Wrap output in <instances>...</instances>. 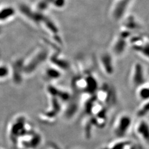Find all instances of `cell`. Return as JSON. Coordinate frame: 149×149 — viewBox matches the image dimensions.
Segmentation results:
<instances>
[{
	"label": "cell",
	"instance_id": "obj_8",
	"mask_svg": "<svg viewBox=\"0 0 149 149\" xmlns=\"http://www.w3.org/2000/svg\"><path fill=\"white\" fill-rule=\"evenodd\" d=\"M147 82H148V83H149V80H148V81H147Z\"/></svg>",
	"mask_w": 149,
	"mask_h": 149
},
{
	"label": "cell",
	"instance_id": "obj_7",
	"mask_svg": "<svg viewBox=\"0 0 149 149\" xmlns=\"http://www.w3.org/2000/svg\"><path fill=\"white\" fill-rule=\"evenodd\" d=\"M145 119H146V120H148V121L149 122V114L148 116H147L146 117H145Z\"/></svg>",
	"mask_w": 149,
	"mask_h": 149
},
{
	"label": "cell",
	"instance_id": "obj_1",
	"mask_svg": "<svg viewBox=\"0 0 149 149\" xmlns=\"http://www.w3.org/2000/svg\"><path fill=\"white\" fill-rule=\"evenodd\" d=\"M132 125L131 117L127 113H121L114 120L112 127L113 134L117 138L124 137L130 130Z\"/></svg>",
	"mask_w": 149,
	"mask_h": 149
},
{
	"label": "cell",
	"instance_id": "obj_2",
	"mask_svg": "<svg viewBox=\"0 0 149 149\" xmlns=\"http://www.w3.org/2000/svg\"><path fill=\"white\" fill-rule=\"evenodd\" d=\"M146 79L143 66L139 63H134L131 67L128 76V81L131 88L135 90L140 86L146 82Z\"/></svg>",
	"mask_w": 149,
	"mask_h": 149
},
{
	"label": "cell",
	"instance_id": "obj_4",
	"mask_svg": "<svg viewBox=\"0 0 149 149\" xmlns=\"http://www.w3.org/2000/svg\"><path fill=\"white\" fill-rule=\"evenodd\" d=\"M98 64L102 72L107 76L114 74V65L112 56L108 53L103 54L99 57Z\"/></svg>",
	"mask_w": 149,
	"mask_h": 149
},
{
	"label": "cell",
	"instance_id": "obj_6",
	"mask_svg": "<svg viewBox=\"0 0 149 149\" xmlns=\"http://www.w3.org/2000/svg\"><path fill=\"white\" fill-rule=\"evenodd\" d=\"M136 114L139 118H145L149 114V100L141 102V104L139 107L136 112Z\"/></svg>",
	"mask_w": 149,
	"mask_h": 149
},
{
	"label": "cell",
	"instance_id": "obj_5",
	"mask_svg": "<svg viewBox=\"0 0 149 149\" xmlns=\"http://www.w3.org/2000/svg\"><path fill=\"white\" fill-rule=\"evenodd\" d=\"M135 91L139 101L143 102L149 100V84L147 81L138 87Z\"/></svg>",
	"mask_w": 149,
	"mask_h": 149
},
{
	"label": "cell",
	"instance_id": "obj_3",
	"mask_svg": "<svg viewBox=\"0 0 149 149\" xmlns=\"http://www.w3.org/2000/svg\"><path fill=\"white\" fill-rule=\"evenodd\" d=\"M135 135L146 145H149V122L145 118H140L134 127Z\"/></svg>",
	"mask_w": 149,
	"mask_h": 149
}]
</instances>
